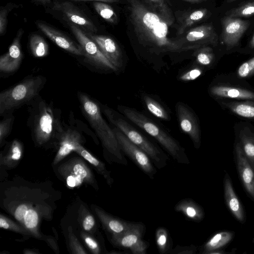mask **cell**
Returning a JSON list of instances; mask_svg holds the SVG:
<instances>
[{"instance_id":"1","label":"cell","mask_w":254,"mask_h":254,"mask_svg":"<svg viewBox=\"0 0 254 254\" xmlns=\"http://www.w3.org/2000/svg\"><path fill=\"white\" fill-rule=\"evenodd\" d=\"M129 4L130 20L139 42L156 53L181 52L186 50L180 39L169 38L173 16L159 10L155 11L140 0H127Z\"/></svg>"},{"instance_id":"2","label":"cell","mask_w":254,"mask_h":254,"mask_svg":"<svg viewBox=\"0 0 254 254\" xmlns=\"http://www.w3.org/2000/svg\"><path fill=\"white\" fill-rule=\"evenodd\" d=\"M27 105V125L35 144L39 146L51 144L57 148L66 128L61 121L60 109L39 95Z\"/></svg>"},{"instance_id":"3","label":"cell","mask_w":254,"mask_h":254,"mask_svg":"<svg viewBox=\"0 0 254 254\" xmlns=\"http://www.w3.org/2000/svg\"><path fill=\"white\" fill-rule=\"evenodd\" d=\"M77 94L83 114L101 140L108 162L127 165L115 133L103 118L99 106L87 94Z\"/></svg>"},{"instance_id":"4","label":"cell","mask_w":254,"mask_h":254,"mask_svg":"<svg viewBox=\"0 0 254 254\" xmlns=\"http://www.w3.org/2000/svg\"><path fill=\"white\" fill-rule=\"evenodd\" d=\"M118 108L131 122L154 137L177 163H190L185 148L152 120L134 109L124 106H120Z\"/></svg>"},{"instance_id":"5","label":"cell","mask_w":254,"mask_h":254,"mask_svg":"<svg viewBox=\"0 0 254 254\" xmlns=\"http://www.w3.org/2000/svg\"><path fill=\"white\" fill-rule=\"evenodd\" d=\"M103 111L109 122L119 129L132 143L142 149L155 167L161 169L167 164L169 157L131 126L124 117L114 110L103 106Z\"/></svg>"},{"instance_id":"6","label":"cell","mask_w":254,"mask_h":254,"mask_svg":"<svg viewBox=\"0 0 254 254\" xmlns=\"http://www.w3.org/2000/svg\"><path fill=\"white\" fill-rule=\"evenodd\" d=\"M46 83L42 75L31 76L0 93V115L4 116L39 95Z\"/></svg>"},{"instance_id":"7","label":"cell","mask_w":254,"mask_h":254,"mask_svg":"<svg viewBox=\"0 0 254 254\" xmlns=\"http://www.w3.org/2000/svg\"><path fill=\"white\" fill-rule=\"evenodd\" d=\"M58 172L64 179L67 187L72 189L83 184L92 186L98 189L97 182L90 168L83 159L72 158L61 164Z\"/></svg>"},{"instance_id":"8","label":"cell","mask_w":254,"mask_h":254,"mask_svg":"<svg viewBox=\"0 0 254 254\" xmlns=\"http://www.w3.org/2000/svg\"><path fill=\"white\" fill-rule=\"evenodd\" d=\"M145 232V225L135 222L123 233L111 235L110 241L115 247L127 249L133 254H146L149 244L143 239Z\"/></svg>"},{"instance_id":"9","label":"cell","mask_w":254,"mask_h":254,"mask_svg":"<svg viewBox=\"0 0 254 254\" xmlns=\"http://www.w3.org/2000/svg\"><path fill=\"white\" fill-rule=\"evenodd\" d=\"M121 148L139 169L151 179H153L157 170L148 156L132 143L119 129L113 128Z\"/></svg>"},{"instance_id":"10","label":"cell","mask_w":254,"mask_h":254,"mask_svg":"<svg viewBox=\"0 0 254 254\" xmlns=\"http://www.w3.org/2000/svg\"><path fill=\"white\" fill-rule=\"evenodd\" d=\"M72 32L81 46L88 61L99 68L117 70L99 49L96 43L78 26L69 24Z\"/></svg>"},{"instance_id":"11","label":"cell","mask_w":254,"mask_h":254,"mask_svg":"<svg viewBox=\"0 0 254 254\" xmlns=\"http://www.w3.org/2000/svg\"><path fill=\"white\" fill-rule=\"evenodd\" d=\"M186 50L198 49L211 45L218 44V37L212 24H204L188 31L186 35L180 39Z\"/></svg>"},{"instance_id":"12","label":"cell","mask_w":254,"mask_h":254,"mask_svg":"<svg viewBox=\"0 0 254 254\" xmlns=\"http://www.w3.org/2000/svg\"><path fill=\"white\" fill-rule=\"evenodd\" d=\"M234 159L243 189L248 196L254 202V170L244 155L239 142L235 145Z\"/></svg>"},{"instance_id":"13","label":"cell","mask_w":254,"mask_h":254,"mask_svg":"<svg viewBox=\"0 0 254 254\" xmlns=\"http://www.w3.org/2000/svg\"><path fill=\"white\" fill-rule=\"evenodd\" d=\"M53 9L60 12L68 24L79 27L86 33H95L97 28L92 21L69 2H56Z\"/></svg>"},{"instance_id":"14","label":"cell","mask_w":254,"mask_h":254,"mask_svg":"<svg viewBox=\"0 0 254 254\" xmlns=\"http://www.w3.org/2000/svg\"><path fill=\"white\" fill-rule=\"evenodd\" d=\"M176 111L181 130L189 135L194 147L200 146V131L198 121L194 114L188 106L181 102L176 105Z\"/></svg>"},{"instance_id":"15","label":"cell","mask_w":254,"mask_h":254,"mask_svg":"<svg viewBox=\"0 0 254 254\" xmlns=\"http://www.w3.org/2000/svg\"><path fill=\"white\" fill-rule=\"evenodd\" d=\"M221 24V40L228 48L231 49L238 44L250 22L240 18L226 16L222 19Z\"/></svg>"},{"instance_id":"16","label":"cell","mask_w":254,"mask_h":254,"mask_svg":"<svg viewBox=\"0 0 254 254\" xmlns=\"http://www.w3.org/2000/svg\"><path fill=\"white\" fill-rule=\"evenodd\" d=\"M225 203L233 217L240 223L244 224L247 216L244 206L235 191L231 177L226 171L223 180Z\"/></svg>"},{"instance_id":"17","label":"cell","mask_w":254,"mask_h":254,"mask_svg":"<svg viewBox=\"0 0 254 254\" xmlns=\"http://www.w3.org/2000/svg\"><path fill=\"white\" fill-rule=\"evenodd\" d=\"M83 143V137L77 129L71 127H66L59 142L53 164H58L70 153L74 151L78 145Z\"/></svg>"},{"instance_id":"18","label":"cell","mask_w":254,"mask_h":254,"mask_svg":"<svg viewBox=\"0 0 254 254\" xmlns=\"http://www.w3.org/2000/svg\"><path fill=\"white\" fill-rule=\"evenodd\" d=\"M87 34L96 43L103 55L117 70L123 66L122 52L112 38L107 36L95 35L93 33Z\"/></svg>"},{"instance_id":"19","label":"cell","mask_w":254,"mask_h":254,"mask_svg":"<svg viewBox=\"0 0 254 254\" xmlns=\"http://www.w3.org/2000/svg\"><path fill=\"white\" fill-rule=\"evenodd\" d=\"M22 34L23 31L20 29L7 52L0 56V72H12L16 71L20 66L23 57L20 45V39Z\"/></svg>"},{"instance_id":"20","label":"cell","mask_w":254,"mask_h":254,"mask_svg":"<svg viewBox=\"0 0 254 254\" xmlns=\"http://www.w3.org/2000/svg\"><path fill=\"white\" fill-rule=\"evenodd\" d=\"M38 27L59 47L77 56H84V51L78 45L67 36L45 23L37 22Z\"/></svg>"},{"instance_id":"21","label":"cell","mask_w":254,"mask_h":254,"mask_svg":"<svg viewBox=\"0 0 254 254\" xmlns=\"http://www.w3.org/2000/svg\"><path fill=\"white\" fill-rule=\"evenodd\" d=\"M235 236L233 231L224 230L216 232L199 247L201 254H231L224 250L234 239Z\"/></svg>"},{"instance_id":"22","label":"cell","mask_w":254,"mask_h":254,"mask_svg":"<svg viewBox=\"0 0 254 254\" xmlns=\"http://www.w3.org/2000/svg\"><path fill=\"white\" fill-rule=\"evenodd\" d=\"M93 210L103 228L111 235L123 233L131 228L135 223L114 216L97 206H93Z\"/></svg>"},{"instance_id":"23","label":"cell","mask_w":254,"mask_h":254,"mask_svg":"<svg viewBox=\"0 0 254 254\" xmlns=\"http://www.w3.org/2000/svg\"><path fill=\"white\" fill-rule=\"evenodd\" d=\"M14 216L30 233L37 238L41 237L39 232V216L37 212L28 205L21 204L14 211Z\"/></svg>"},{"instance_id":"24","label":"cell","mask_w":254,"mask_h":254,"mask_svg":"<svg viewBox=\"0 0 254 254\" xmlns=\"http://www.w3.org/2000/svg\"><path fill=\"white\" fill-rule=\"evenodd\" d=\"M176 211L182 213L188 220L200 222L204 218L205 213L202 207L190 198L179 201L175 206Z\"/></svg>"},{"instance_id":"25","label":"cell","mask_w":254,"mask_h":254,"mask_svg":"<svg viewBox=\"0 0 254 254\" xmlns=\"http://www.w3.org/2000/svg\"><path fill=\"white\" fill-rule=\"evenodd\" d=\"M210 91L216 97L254 100V92L243 88L217 85L212 86Z\"/></svg>"},{"instance_id":"26","label":"cell","mask_w":254,"mask_h":254,"mask_svg":"<svg viewBox=\"0 0 254 254\" xmlns=\"http://www.w3.org/2000/svg\"><path fill=\"white\" fill-rule=\"evenodd\" d=\"M23 154V146L18 139H14L8 145L6 151L0 153V164L7 168L15 167Z\"/></svg>"},{"instance_id":"27","label":"cell","mask_w":254,"mask_h":254,"mask_svg":"<svg viewBox=\"0 0 254 254\" xmlns=\"http://www.w3.org/2000/svg\"><path fill=\"white\" fill-rule=\"evenodd\" d=\"M74 152L90 163L97 173L103 177L107 184L110 187L112 186L114 179L111 175V172L107 169L103 162L92 155L82 146V144L78 145Z\"/></svg>"},{"instance_id":"28","label":"cell","mask_w":254,"mask_h":254,"mask_svg":"<svg viewBox=\"0 0 254 254\" xmlns=\"http://www.w3.org/2000/svg\"><path fill=\"white\" fill-rule=\"evenodd\" d=\"M239 137L244 155L254 170V133L245 127L240 131Z\"/></svg>"},{"instance_id":"29","label":"cell","mask_w":254,"mask_h":254,"mask_svg":"<svg viewBox=\"0 0 254 254\" xmlns=\"http://www.w3.org/2000/svg\"><path fill=\"white\" fill-rule=\"evenodd\" d=\"M155 240L158 251L161 254H169L172 249L173 241L168 230L164 227L156 229Z\"/></svg>"},{"instance_id":"30","label":"cell","mask_w":254,"mask_h":254,"mask_svg":"<svg viewBox=\"0 0 254 254\" xmlns=\"http://www.w3.org/2000/svg\"><path fill=\"white\" fill-rule=\"evenodd\" d=\"M233 113L239 116L254 119V102H240L224 103Z\"/></svg>"},{"instance_id":"31","label":"cell","mask_w":254,"mask_h":254,"mask_svg":"<svg viewBox=\"0 0 254 254\" xmlns=\"http://www.w3.org/2000/svg\"><path fill=\"white\" fill-rule=\"evenodd\" d=\"M29 46L31 53L36 58H43L48 54V45L39 35L33 34L30 36Z\"/></svg>"},{"instance_id":"32","label":"cell","mask_w":254,"mask_h":254,"mask_svg":"<svg viewBox=\"0 0 254 254\" xmlns=\"http://www.w3.org/2000/svg\"><path fill=\"white\" fill-rule=\"evenodd\" d=\"M209 12L206 8L198 9L191 12L182 22L178 28V34L182 35L191 25L206 17Z\"/></svg>"},{"instance_id":"33","label":"cell","mask_w":254,"mask_h":254,"mask_svg":"<svg viewBox=\"0 0 254 254\" xmlns=\"http://www.w3.org/2000/svg\"><path fill=\"white\" fill-rule=\"evenodd\" d=\"M143 99L148 110L154 116L163 120L170 119V116L166 109L153 97L144 95Z\"/></svg>"},{"instance_id":"34","label":"cell","mask_w":254,"mask_h":254,"mask_svg":"<svg viewBox=\"0 0 254 254\" xmlns=\"http://www.w3.org/2000/svg\"><path fill=\"white\" fill-rule=\"evenodd\" d=\"M94 7L98 14L105 20L111 23L117 22V16L113 8L107 2L94 1Z\"/></svg>"},{"instance_id":"35","label":"cell","mask_w":254,"mask_h":254,"mask_svg":"<svg viewBox=\"0 0 254 254\" xmlns=\"http://www.w3.org/2000/svg\"><path fill=\"white\" fill-rule=\"evenodd\" d=\"M78 219L82 229L86 232L94 233L96 229V223L94 216L83 206L79 210Z\"/></svg>"},{"instance_id":"36","label":"cell","mask_w":254,"mask_h":254,"mask_svg":"<svg viewBox=\"0 0 254 254\" xmlns=\"http://www.w3.org/2000/svg\"><path fill=\"white\" fill-rule=\"evenodd\" d=\"M227 16L230 17H247L254 15V1L248 2L236 8L226 12Z\"/></svg>"},{"instance_id":"37","label":"cell","mask_w":254,"mask_h":254,"mask_svg":"<svg viewBox=\"0 0 254 254\" xmlns=\"http://www.w3.org/2000/svg\"><path fill=\"white\" fill-rule=\"evenodd\" d=\"M14 117L11 112L5 115L0 122V146L5 143V138L10 133Z\"/></svg>"},{"instance_id":"38","label":"cell","mask_w":254,"mask_h":254,"mask_svg":"<svg viewBox=\"0 0 254 254\" xmlns=\"http://www.w3.org/2000/svg\"><path fill=\"white\" fill-rule=\"evenodd\" d=\"M194 53L196 61L201 65L208 66L214 59V54L210 47L204 46L197 49Z\"/></svg>"},{"instance_id":"39","label":"cell","mask_w":254,"mask_h":254,"mask_svg":"<svg viewBox=\"0 0 254 254\" xmlns=\"http://www.w3.org/2000/svg\"><path fill=\"white\" fill-rule=\"evenodd\" d=\"M0 227L22 234L30 235L23 226L19 225L2 214L0 215Z\"/></svg>"},{"instance_id":"40","label":"cell","mask_w":254,"mask_h":254,"mask_svg":"<svg viewBox=\"0 0 254 254\" xmlns=\"http://www.w3.org/2000/svg\"><path fill=\"white\" fill-rule=\"evenodd\" d=\"M68 237L71 253L74 254H86L87 253L75 235L71 226H69L68 228Z\"/></svg>"},{"instance_id":"41","label":"cell","mask_w":254,"mask_h":254,"mask_svg":"<svg viewBox=\"0 0 254 254\" xmlns=\"http://www.w3.org/2000/svg\"><path fill=\"white\" fill-rule=\"evenodd\" d=\"M80 236L85 246L91 253L94 254H100L102 249L98 242L87 232L81 231Z\"/></svg>"},{"instance_id":"42","label":"cell","mask_w":254,"mask_h":254,"mask_svg":"<svg viewBox=\"0 0 254 254\" xmlns=\"http://www.w3.org/2000/svg\"><path fill=\"white\" fill-rule=\"evenodd\" d=\"M254 73V57L243 63L239 67L237 74L241 78H247Z\"/></svg>"},{"instance_id":"43","label":"cell","mask_w":254,"mask_h":254,"mask_svg":"<svg viewBox=\"0 0 254 254\" xmlns=\"http://www.w3.org/2000/svg\"><path fill=\"white\" fill-rule=\"evenodd\" d=\"M197 251V248L194 245L188 246H177L172 249L169 254H194Z\"/></svg>"},{"instance_id":"44","label":"cell","mask_w":254,"mask_h":254,"mask_svg":"<svg viewBox=\"0 0 254 254\" xmlns=\"http://www.w3.org/2000/svg\"><path fill=\"white\" fill-rule=\"evenodd\" d=\"M202 74V70L198 68H192L183 73L179 79L183 81H190L196 79Z\"/></svg>"},{"instance_id":"45","label":"cell","mask_w":254,"mask_h":254,"mask_svg":"<svg viewBox=\"0 0 254 254\" xmlns=\"http://www.w3.org/2000/svg\"><path fill=\"white\" fill-rule=\"evenodd\" d=\"M8 7L1 8L0 11V34L3 35L7 26V14L9 12Z\"/></svg>"},{"instance_id":"46","label":"cell","mask_w":254,"mask_h":254,"mask_svg":"<svg viewBox=\"0 0 254 254\" xmlns=\"http://www.w3.org/2000/svg\"><path fill=\"white\" fill-rule=\"evenodd\" d=\"M163 14L172 16L171 12L164 0H149Z\"/></svg>"},{"instance_id":"47","label":"cell","mask_w":254,"mask_h":254,"mask_svg":"<svg viewBox=\"0 0 254 254\" xmlns=\"http://www.w3.org/2000/svg\"><path fill=\"white\" fill-rule=\"evenodd\" d=\"M75 1H102L107 3H113L119 1L120 0H73Z\"/></svg>"},{"instance_id":"48","label":"cell","mask_w":254,"mask_h":254,"mask_svg":"<svg viewBox=\"0 0 254 254\" xmlns=\"http://www.w3.org/2000/svg\"><path fill=\"white\" fill-rule=\"evenodd\" d=\"M36 2L43 5H46L49 3L51 0H34Z\"/></svg>"},{"instance_id":"49","label":"cell","mask_w":254,"mask_h":254,"mask_svg":"<svg viewBox=\"0 0 254 254\" xmlns=\"http://www.w3.org/2000/svg\"><path fill=\"white\" fill-rule=\"evenodd\" d=\"M23 253L25 254H36L39 253L33 250L25 249L23 251Z\"/></svg>"},{"instance_id":"50","label":"cell","mask_w":254,"mask_h":254,"mask_svg":"<svg viewBox=\"0 0 254 254\" xmlns=\"http://www.w3.org/2000/svg\"><path fill=\"white\" fill-rule=\"evenodd\" d=\"M249 47L251 48H254V34L253 35V36L252 37L250 43H249Z\"/></svg>"},{"instance_id":"51","label":"cell","mask_w":254,"mask_h":254,"mask_svg":"<svg viewBox=\"0 0 254 254\" xmlns=\"http://www.w3.org/2000/svg\"><path fill=\"white\" fill-rule=\"evenodd\" d=\"M186 1L190 2H193V3H196V2H200L204 1H206V0H184Z\"/></svg>"},{"instance_id":"52","label":"cell","mask_w":254,"mask_h":254,"mask_svg":"<svg viewBox=\"0 0 254 254\" xmlns=\"http://www.w3.org/2000/svg\"><path fill=\"white\" fill-rule=\"evenodd\" d=\"M237 0H227V2H232L233 1H236Z\"/></svg>"},{"instance_id":"53","label":"cell","mask_w":254,"mask_h":254,"mask_svg":"<svg viewBox=\"0 0 254 254\" xmlns=\"http://www.w3.org/2000/svg\"><path fill=\"white\" fill-rule=\"evenodd\" d=\"M252 242H253V243H254V238L253 239Z\"/></svg>"}]
</instances>
